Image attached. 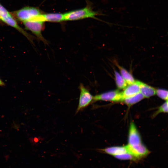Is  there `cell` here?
Listing matches in <instances>:
<instances>
[{"label": "cell", "mask_w": 168, "mask_h": 168, "mask_svg": "<svg viewBox=\"0 0 168 168\" xmlns=\"http://www.w3.org/2000/svg\"><path fill=\"white\" fill-rule=\"evenodd\" d=\"M116 83L117 86L120 89H125L127 86V83L125 80L119 73L114 71Z\"/></svg>", "instance_id": "15"}, {"label": "cell", "mask_w": 168, "mask_h": 168, "mask_svg": "<svg viewBox=\"0 0 168 168\" xmlns=\"http://www.w3.org/2000/svg\"><path fill=\"white\" fill-rule=\"evenodd\" d=\"M14 17L23 22L34 20L43 14L38 8L32 7H26L12 13Z\"/></svg>", "instance_id": "2"}, {"label": "cell", "mask_w": 168, "mask_h": 168, "mask_svg": "<svg viewBox=\"0 0 168 168\" xmlns=\"http://www.w3.org/2000/svg\"><path fill=\"white\" fill-rule=\"evenodd\" d=\"M100 151L114 156L120 154L127 152L126 146L112 147L103 149H99Z\"/></svg>", "instance_id": "11"}, {"label": "cell", "mask_w": 168, "mask_h": 168, "mask_svg": "<svg viewBox=\"0 0 168 168\" xmlns=\"http://www.w3.org/2000/svg\"><path fill=\"white\" fill-rule=\"evenodd\" d=\"M0 21L7 25L13 27L17 22L11 13L0 4Z\"/></svg>", "instance_id": "7"}, {"label": "cell", "mask_w": 168, "mask_h": 168, "mask_svg": "<svg viewBox=\"0 0 168 168\" xmlns=\"http://www.w3.org/2000/svg\"><path fill=\"white\" fill-rule=\"evenodd\" d=\"M5 85V83L0 78V86H4Z\"/></svg>", "instance_id": "19"}, {"label": "cell", "mask_w": 168, "mask_h": 168, "mask_svg": "<svg viewBox=\"0 0 168 168\" xmlns=\"http://www.w3.org/2000/svg\"><path fill=\"white\" fill-rule=\"evenodd\" d=\"M140 92L134 96L124 98L122 100L126 104L130 105L138 102L144 98Z\"/></svg>", "instance_id": "13"}, {"label": "cell", "mask_w": 168, "mask_h": 168, "mask_svg": "<svg viewBox=\"0 0 168 168\" xmlns=\"http://www.w3.org/2000/svg\"><path fill=\"white\" fill-rule=\"evenodd\" d=\"M43 21L58 22L64 21L63 13H51L42 15Z\"/></svg>", "instance_id": "10"}, {"label": "cell", "mask_w": 168, "mask_h": 168, "mask_svg": "<svg viewBox=\"0 0 168 168\" xmlns=\"http://www.w3.org/2000/svg\"><path fill=\"white\" fill-rule=\"evenodd\" d=\"M80 91L79 103L76 113L87 106L92 102L93 97L89 90L82 83L79 86Z\"/></svg>", "instance_id": "4"}, {"label": "cell", "mask_w": 168, "mask_h": 168, "mask_svg": "<svg viewBox=\"0 0 168 168\" xmlns=\"http://www.w3.org/2000/svg\"><path fill=\"white\" fill-rule=\"evenodd\" d=\"M140 92L144 97L148 98L156 94V90L154 88L140 82Z\"/></svg>", "instance_id": "12"}, {"label": "cell", "mask_w": 168, "mask_h": 168, "mask_svg": "<svg viewBox=\"0 0 168 168\" xmlns=\"http://www.w3.org/2000/svg\"><path fill=\"white\" fill-rule=\"evenodd\" d=\"M141 143L140 134L133 122L131 123L130 126L128 138V145L134 146Z\"/></svg>", "instance_id": "8"}, {"label": "cell", "mask_w": 168, "mask_h": 168, "mask_svg": "<svg viewBox=\"0 0 168 168\" xmlns=\"http://www.w3.org/2000/svg\"><path fill=\"white\" fill-rule=\"evenodd\" d=\"M114 157L119 160H135L133 156L128 152L116 155Z\"/></svg>", "instance_id": "16"}, {"label": "cell", "mask_w": 168, "mask_h": 168, "mask_svg": "<svg viewBox=\"0 0 168 168\" xmlns=\"http://www.w3.org/2000/svg\"><path fill=\"white\" fill-rule=\"evenodd\" d=\"M123 100L122 92L118 90H115L103 93L93 96L92 102L99 100L118 101H122Z\"/></svg>", "instance_id": "5"}, {"label": "cell", "mask_w": 168, "mask_h": 168, "mask_svg": "<svg viewBox=\"0 0 168 168\" xmlns=\"http://www.w3.org/2000/svg\"><path fill=\"white\" fill-rule=\"evenodd\" d=\"M167 112L168 101L166 100L159 107L158 110L155 114V115H156L161 112L167 113Z\"/></svg>", "instance_id": "18"}, {"label": "cell", "mask_w": 168, "mask_h": 168, "mask_svg": "<svg viewBox=\"0 0 168 168\" xmlns=\"http://www.w3.org/2000/svg\"><path fill=\"white\" fill-rule=\"evenodd\" d=\"M44 22L41 21H28L23 23L26 29L31 31L39 40L46 44L47 41L42 34L44 27Z\"/></svg>", "instance_id": "3"}, {"label": "cell", "mask_w": 168, "mask_h": 168, "mask_svg": "<svg viewBox=\"0 0 168 168\" xmlns=\"http://www.w3.org/2000/svg\"><path fill=\"white\" fill-rule=\"evenodd\" d=\"M63 14L64 21H75L88 18L99 20L95 16L99 14V12L93 11L89 4L82 8L69 11Z\"/></svg>", "instance_id": "1"}, {"label": "cell", "mask_w": 168, "mask_h": 168, "mask_svg": "<svg viewBox=\"0 0 168 168\" xmlns=\"http://www.w3.org/2000/svg\"><path fill=\"white\" fill-rule=\"evenodd\" d=\"M125 146L127 152L132 155L135 160L140 159L145 157L149 152L147 148L142 143L134 146L128 145Z\"/></svg>", "instance_id": "6"}, {"label": "cell", "mask_w": 168, "mask_h": 168, "mask_svg": "<svg viewBox=\"0 0 168 168\" xmlns=\"http://www.w3.org/2000/svg\"><path fill=\"white\" fill-rule=\"evenodd\" d=\"M140 81H135L134 83L127 86L122 92L123 100L125 98L134 96L140 92Z\"/></svg>", "instance_id": "9"}, {"label": "cell", "mask_w": 168, "mask_h": 168, "mask_svg": "<svg viewBox=\"0 0 168 168\" xmlns=\"http://www.w3.org/2000/svg\"><path fill=\"white\" fill-rule=\"evenodd\" d=\"M160 98L166 101L168 100V91L163 89H158L156 90V94Z\"/></svg>", "instance_id": "17"}, {"label": "cell", "mask_w": 168, "mask_h": 168, "mask_svg": "<svg viewBox=\"0 0 168 168\" xmlns=\"http://www.w3.org/2000/svg\"><path fill=\"white\" fill-rule=\"evenodd\" d=\"M119 68L121 74V76L129 85L134 83L135 82L134 79L132 75L126 69L116 64Z\"/></svg>", "instance_id": "14"}]
</instances>
